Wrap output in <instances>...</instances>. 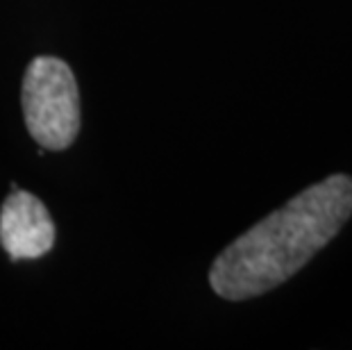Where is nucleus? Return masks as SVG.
<instances>
[{
  "instance_id": "nucleus-1",
  "label": "nucleus",
  "mask_w": 352,
  "mask_h": 350,
  "mask_svg": "<svg viewBox=\"0 0 352 350\" xmlns=\"http://www.w3.org/2000/svg\"><path fill=\"white\" fill-rule=\"evenodd\" d=\"M350 216L352 177H325L230 243L209 271L212 289L226 300L271 292L332 241Z\"/></svg>"
},
{
  "instance_id": "nucleus-2",
  "label": "nucleus",
  "mask_w": 352,
  "mask_h": 350,
  "mask_svg": "<svg viewBox=\"0 0 352 350\" xmlns=\"http://www.w3.org/2000/svg\"><path fill=\"white\" fill-rule=\"evenodd\" d=\"M23 114L28 132L48 151H64L80 132V91L71 66L41 55L30 62L23 78Z\"/></svg>"
},
{
  "instance_id": "nucleus-3",
  "label": "nucleus",
  "mask_w": 352,
  "mask_h": 350,
  "mask_svg": "<svg viewBox=\"0 0 352 350\" xmlns=\"http://www.w3.org/2000/svg\"><path fill=\"white\" fill-rule=\"evenodd\" d=\"M0 243L12 262L36 259L55 245V223L46 205L23 189H12L0 207Z\"/></svg>"
}]
</instances>
